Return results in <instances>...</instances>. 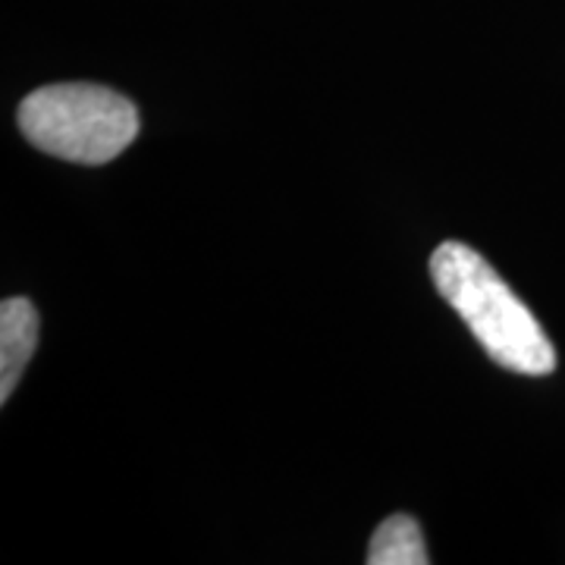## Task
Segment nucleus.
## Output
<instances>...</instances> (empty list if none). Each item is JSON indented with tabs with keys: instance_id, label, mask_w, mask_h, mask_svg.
I'll return each instance as SVG.
<instances>
[{
	"instance_id": "obj_2",
	"label": "nucleus",
	"mask_w": 565,
	"mask_h": 565,
	"mask_svg": "<svg viewBox=\"0 0 565 565\" xmlns=\"http://www.w3.org/2000/svg\"><path fill=\"white\" fill-rule=\"evenodd\" d=\"M17 120L39 151L92 167L120 158L139 136L136 104L92 82L44 85L22 98Z\"/></svg>"
},
{
	"instance_id": "obj_3",
	"label": "nucleus",
	"mask_w": 565,
	"mask_h": 565,
	"mask_svg": "<svg viewBox=\"0 0 565 565\" xmlns=\"http://www.w3.org/2000/svg\"><path fill=\"white\" fill-rule=\"evenodd\" d=\"M39 345V311L29 299H3L0 305V403H10L25 364Z\"/></svg>"
},
{
	"instance_id": "obj_1",
	"label": "nucleus",
	"mask_w": 565,
	"mask_h": 565,
	"mask_svg": "<svg viewBox=\"0 0 565 565\" xmlns=\"http://www.w3.org/2000/svg\"><path fill=\"white\" fill-rule=\"evenodd\" d=\"M430 280L500 367L527 377H544L556 367V349L541 321L475 248L465 243L437 245L430 255Z\"/></svg>"
},
{
	"instance_id": "obj_4",
	"label": "nucleus",
	"mask_w": 565,
	"mask_h": 565,
	"mask_svg": "<svg viewBox=\"0 0 565 565\" xmlns=\"http://www.w3.org/2000/svg\"><path fill=\"white\" fill-rule=\"evenodd\" d=\"M427 546H424L422 527L412 515H390L384 519L371 546H367V565H427Z\"/></svg>"
}]
</instances>
